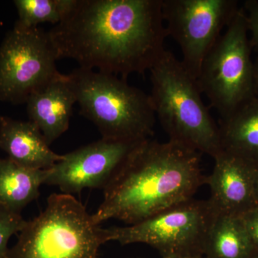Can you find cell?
Instances as JSON below:
<instances>
[{"instance_id":"6da1fadb","label":"cell","mask_w":258,"mask_h":258,"mask_svg":"<svg viewBox=\"0 0 258 258\" xmlns=\"http://www.w3.org/2000/svg\"><path fill=\"white\" fill-rule=\"evenodd\" d=\"M48 33L58 60L124 79L150 71L169 37L162 0H73Z\"/></svg>"},{"instance_id":"7a4b0ae2","label":"cell","mask_w":258,"mask_h":258,"mask_svg":"<svg viewBox=\"0 0 258 258\" xmlns=\"http://www.w3.org/2000/svg\"><path fill=\"white\" fill-rule=\"evenodd\" d=\"M201 155L169 140L139 142L103 189V203L92 215L93 222L100 225L116 219L135 225L191 200L206 184Z\"/></svg>"},{"instance_id":"3957f363","label":"cell","mask_w":258,"mask_h":258,"mask_svg":"<svg viewBox=\"0 0 258 258\" xmlns=\"http://www.w3.org/2000/svg\"><path fill=\"white\" fill-rule=\"evenodd\" d=\"M149 71L154 111L169 140L215 157L222 151L220 129L197 79L166 50Z\"/></svg>"},{"instance_id":"277c9868","label":"cell","mask_w":258,"mask_h":258,"mask_svg":"<svg viewBox=\"0 0 258 258\" xmlns=\"http://www.w3.org/2000/svg\"><path fill=\"white\" fill-rule=\"evenodd\" d=\"M69 76L81 114L96 125L102 139L139 142L152 138L157 116L150 94L95 70L79 68Z\"/></svg>"},{"instance_id":"5b68a950","label":"cell","mask_w":258,"mask_h":258,"mask_svg":"<svg viewBox=\"0 0 258 258\" xmlns=\"http://www.w3.org/2000/svg\"><path fill=\"white\" fill-rule=\"evenodd\" d=\"M107 242L104 229L67 194H53L46 208L19 232L8 258H98Z\"/></svg>"},{"instance_id":"8992f818","label":"cell","mask_w":258,"mask_h":258,"mask_svg":"<svg viewBox=\"0 0 258 258\" xmlns=\"http://www.w3.org/2000/svg\"><path fill=\"white\" fill-rule=\"evenodd\" d=\"M243 8L204 59L197 81L221 118L254 97L253 62Z\"/></svg>"},{"instance_id":"52a82bcc","label":"cell","mask_w":258,"mask_h":258,"mask_svg":"<svg viewBox=\"0 0 258 258\" xmlns=\"http://www.w3.org/2000/svg\"><path fill=\"white\" fill-rule=\"evenodd\" d=\"M216 214L208 200L191 199L135 225L104 229L105 235L107 242L148 244L161 255L203 258L204 244Z\"/></svg>"},{"instance_id":"ba28073f","label":"cell","mask_w":258,"mask_h":258,"mask_svg":"<svg viewBox=\"0 0 258 258\" xmlns=\"http://www.w3.org/2000/svg\"><path fill=\"white\" fill-rule=\"evenodd\" d=\"M57 60L48 32L15 23L0 43V101L26 103L37 88L60 74Z\"/></svg>"},{"instance_id":"9c48e42d","label":"cell","mask_w":258,"mask_h":258,"mask_svg":"<svg viewBox=\"0 0 258 258\" xmlns=\"http://www.w3.org/2000/svg\"><path fill=\"white\" fill-rule=\"evenodd\" d=\"M239 8L235 0H162L168 36L179 44L181 62L195 79L204 59Z\"/></svg>"},{"instance_id":"30bf717a","label":"cell","mask_w":258,"mask_h":258,"mask_svg":"<svg viewBox=\"0 0 258 258\" xmlns=\"http://www.w3.org/2000/svg\"><path fill=\"white\" fill-rule=\"evenodd\" d=\"M139 142L101 138L79 148L47 169L44 184L57 186L62 193L71 195L86 188L104 189Z\"/></svg>"},{"instance_id":"8fae6325","label":"cell","mask_w":258,"mask_h":258,"mask_svg":"<svg viewBox=\"0 0 258 258\" xmlns=\"http://www.w3.org/2000/svg\"><path fill=\"white\" fill-rule=\"evenodd\" d=\"M213 159L215 166L205 184L210 186L208 201L215 212L240 217L257 206L254 164L224 150Z\"/></svg>"},{"instance_id":"7c38bea8","label":"cell","mask_w":258,"mask_h":258,"mask_svg":"<svg viewBox=\"0 0 258 258\" xmlns=\"http://www.w3.org/2000/svg\"><path fill=\"white\" fill-rule=\"evenodd\" d=\"M76 103V91L69 74H60L29 97L26 102L29 120L38 127L50 145L69 128Z\"/></svg>"},{"instance_id":"4fadbf2b","label":"cell","mask_w":258,"mask_h":258,"mask_svg":"<svg viewBox=\"0 0 258 258\" xmlns=\"http://www.w3.org/2000/svg\"><path fill=\"white\" fill-rule=\"evenodd\" d=\"M47 144L41 131L33 122L0 116V149L19 165L47 170L62 160Z\"/></svg>"},{"instance_id":"5bb4252c","label":"cell","mask_w":258,"mask_h":258,"mask_svg":"<svg viewBox=\"0 0 258 258\" xmlns=\"http://www.w3.org/2000/svg\"><path fill=\"white\" fill-rule=\"evenodd\" d=\"M222 150L258 164V98L252 97L233 113L220 118Z\"/></svg>"},{"instance_id":"9a60e30c","label":"cell","mask_w":258,"mask_h":258,"mask_svg":"<svg viewBox=\"0 0 258 258\" xmlns=\"http://www.w3.org/2000/svg\"><path fill=\"white\" fill-rule=\"evenodd\" d=\"M47 170L24 167L8 157L0 158V206L18 215L37 200Z\"/></svg>"},{"instance_id":"2e32d148","label":"cell","mask_w":258,"mask_h":258,"mask_svg":"<svg viewBox=\"0 0 258 258\" xmlns=\"http://www.w3.org/2000/svg\"><path fill=\"white\" fill-rule=\"evenodd\" d=\"M253 247L240 217L217 213L203 248V258H249Z\"/></svg>"},{"instance_id":"e0dca14e","label":"cell","mask_w":258,"mask_h":258,"mask_svg":"<svg viewBox=\"0 0 258 258\" xmlns=\"http://www.w3.org/2000/svg\"><path fill=\"white\" fill-rule=\"evenodd\" d=\"M72 3L73 0H15L18 14L15 23L25 28H38L42 23L57 25Z\"/></svg>"},{"instance_id":"ac0fdd59","label":"cell","mask_w":258,"mask_h":258,"mask_svg":"<svg viewBox=\"0 0 258 258\" xmlns=\"http://www.w3.org/2000/svg\"><path fill=\"white\" fill-rule=\"evenodd\" d=\"M26 220L22 215L13 213L0 206V258H8V242L12 236L23 230Z\"/></svg>"},{"instance_id":"d6986e66","label":"cell","mask_w":258,"mask_h":258,"mask_svg":"<svg viewBox=\"0 0 258 258\" xmlns=\"http://www.w3.org/2000/svg\"><path fill=\"white\" fill-rule=\"evenodd\" d=\"M249 43L252 49L258 51V0H247L244 3Z\"/></svg>"},{"instance_id":"ffe728a7","label":"cell","mask_w":258,"mask_h":258,"mask_svg":"<svg viewBox=\"0 0 258 258\" xmlns=\"http://www.w3.org/2000/svg\"><path fill=\"white\" fill-rule=\"evenodd\" d=\"M240 217L254 250L258 251V206L251 209Z\"/></svg>"},{"instance_id":"44dd1931","label":"cell","mask_w":258,"mask_h":258,"mask_svg":"<svg viewBox=\"0 0 258 258\" xmlns=\"http://www.w3.org/2000/svg\"><path fill=\"white\" fill-rule=\"evenodd\" d=\"M254 96L258 98V57L253 62Z\"/></svg>"},{"instance_id":"7402d4cb","label":"cell","mask_w":258,"mask_h":258,"mask_svg":"<svg viewBox=\"0 0 258 258\" xmlns=\"http://www.w3.org/2000/svg\"><path fill=\"white\" fill-rule=\"evenodd\" d=\"M255 166V197L256 203L258 206V164H254Z\"/></svg>"},{"instance_id":"603a6c76","label":"cell","mask_w":258,"mask_h":258,"mask_svg":"<svg viewBox=\"0 0 258 258\" xmlns=\"http://www.w3.org/2000/svg\"><path fill=\"white\" fill-rule=\"evenodd\" d=\"M161 258H191V257H185V256L180 255V254H164V255H161Z\"/></svg>"},{"instance_id":"cb8c5ba5","label":"cell","mask_w":258,"mask_h":258,"mask_svg":"<svg viewBox=\"0 0 258 258\" xmlns=\"http://www.w3.org/2000/svg\"><path fill=\"white\" fill-rule=\"evenodd\" d=\"M249 258H258V251L253 250Z\"/></svg>"}]
</instances>
